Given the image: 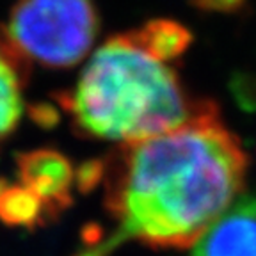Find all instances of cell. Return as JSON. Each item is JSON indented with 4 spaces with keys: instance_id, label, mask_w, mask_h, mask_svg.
Masks as SVG:
<instances>
[{
    "instance_id": "cell-1",
    "label": "cell",
    "mask_w": 256,
    "mask_h": 256,
    "mask_svg": "<svg viewBox=\"0 0 256 256\" xmlns=\"http://www.w3.org/2000/svg\"><path fill=\"white\" fill-rule=\"evenodd\" d=\"M249 158L214 102L172 132L123 144L104 162L110 235L75 256H108L123 242L187 249L198 242L246 184Z\"/></svg>"
},
{
    "instance_id": "cell-7",
    "label": "cell",
    "mask_w": 256,
    "mask_h": 256,
    "mask_svg": "<svg viewBox=\"0 0 256 256\" xmlns=\"http://www.w3.org/2000/svg\"><path fill=\"white\" fill-rule=\"evenodd\" d=\"M0 222L8 228L36 230L50 222L46 208L28 188L8 184L0 190Z\"/></svg>"
},
{
    "instance_id": "cell-3",
    "label": "cell",
    "mask_w": 256,
    "mask_h": 256,
    "mask_svg": "<svg viewBox=\"0 0 256 256\" xmlns=\"http://www.w3.org/2000/svg\"><path fill=\"white\" fill-rule=\"evenodd\" d=\"M100 30L92 0H20L0 43L20 60L44 68H70L91 50Z\"/></svg>"
},
{
    "instance_id": "cell-2",
    "label": "cell",
    "mask_w": 256,
    "mask_h": 256,
    "mask_svg": "<svg viewBox=\"0 0 256 256\" xmlns=\"http://www.w3.org/2000/svg\"><path fill=\"white\" fill-rule=\"evenodd\" d=\"M208 102L190 98L171 62L128 30L92 54L60 104L84 137L134 144L180 128Z\"/></svg>"
},
{
    "instance_id": "cell-4",
    "label": "cell",
    "mask_w": 256,
    "mask_h": 256,
    "mask_svg": "<svg viewBox=\"0 0 256 256\" xmlns=\"http://www.w3.org/2000/svg\"><path fill=\"white\" fill-rule=\"evenodd\" d=\"M18 184L34 194L46 208L50 222L73 203L76 171L62 153L56 150H34L16 156Z\"/></svg>"
},
{
    "instance_id": "cell-10",
    "label": "cell",
    "mask_w": 256,
    "mask_h": 256,
    "mask_svg": "<svg viewBox=\"0 0 256 256\" xmlns=\"http://www.w3.org/2000/svg\"><path fill=\"white\" fill-rule=\"evenodd\" d=\"M4 185H6V180H4V178H0V190H2V187H4Z\"/></svg>"
},
{
    "instance_id": "cell-5",
    "label": "cell",
    "mask_w": 256,
    "mask_h": 256,
    "mask_svg": "<svg viewBox=\"0 0 256 256\" xmlns=\"http://www.w3.org/2000/svg\"><path fill=\"white\" fill-rule=\"evenodd\" d=\"M192 256H256V194L233 201L198 238Z\"/></svg>"
},
{
    "instance_id": "cell-6",
    "label": "cell",
    "mask_w": 256,
    "mask_h": 256,
    "mask_svg": "<svg viewBox=\"0 0 256 256\" xmlns=\"http://www.w3.org/2000/svg\"><path fill=\"white\" fill-rule=\"evenodd\" d=\"M24 64L0 43V140L11 136L24 114Z\"/></svg>"
},
{
    "instance_id": "cell-9",
    "label": "cell",
    "mask_w": 256,
    "mask_h": 256,
    "mask_svg": "<svg viewBox=\"0 0 256 256\" xmlns=\"http://www.w3.org/2000/svg\"><path fill=\"white\" fill-rule=\"evenodd\" d=\"M198 9L206 12H235L246 0H190Z\"/></svg>"
},
{
    "instance_id": "cell-8",
    "label": "cell",
    "mask_w": 256,
    "mask_h": 256,
    "mask_svg": "<svg viewBox=\"0 0 256 256\" xmlns=\"http://www.w3.org/2000/svg\"><path fill=\"white\" fill-rule=\"evenodd\" d=\"M132 32L144 48L166 62L180 59L192 43V34L185 25L166 18L152 20Z\"/></svg>"
}]
</instances>
